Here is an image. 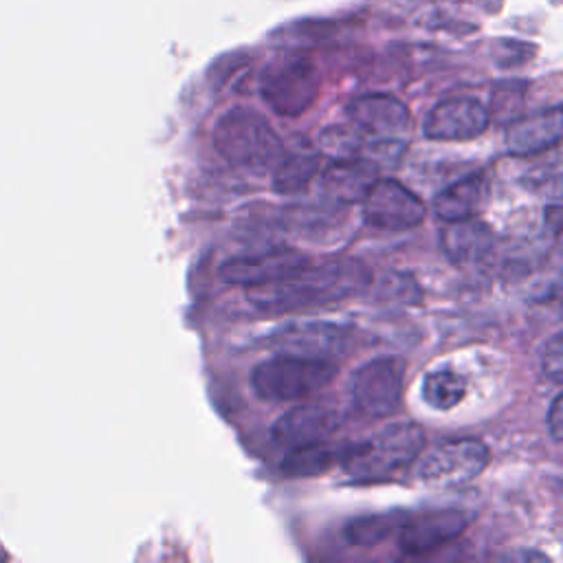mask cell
<instances>
[{
    "instance_id": "obj_18",
    "label": "cell",
    "mask_w": 563,
    "mask_h": 563,
    "mask_svg": "<svg viewBox=\"0 0 563 563\" xmlns=\"http://www.w3.org/2000/svg\"><path fill=\"white\" fill-rule=\"evenodd\" d=\"M488 178L484 174H471L453 185L444 187L433 198V211L444 220H466L475 218L488 202Z\"/></svg>"
},
{
    "instance_id": "obj_1",
    "label": "cell",
    "mask_w": 563,
    "mask_h": 563,
    "mask_svg": "<svg viewBox=\"0 0 563 563\" xmlns=\"http://www.w3.org/2000/svg\"><path fill=\"white\" fill-rule=\"evenodd\" d=\"M372 284L369 268L354 257H332L306 264L288 277L249 286V301L264 312H288L297 308L341 301L363 292Z\"/></svg>"
},
{
    "instance_id": "obj_2",
    "label": "cell",
    "mask_w": 563,
    "mask_h": 563,
    "mask_svg": "<svg viewBox=\"0 0 563 563\" xmlns=\"http://www.w3.org/2000/svg\"><path fill=\"white\" fill-rule=\"evenodd\" d=\"M213 147L235 167L268 169L284 156V145L273 125L255 110L235 106L213 128Z\"/></svg>"
},
{
    "instance_id": "obj_19",
    "label": "cell",
    "mask_w": 563,
    "mask_h": 563,
    "mask_svg": "<svg viewBox=\"0 0 563 563\" xmlns=\"http://www.w3.org/2000/svg\"><path fill=\"white\" fill-rule=\"evenodd\" d=\"M343 451H345V446L325 444V440L288 449L286 457L282 460V473L288 477L319 475V473L328 471L336 460H341Z\"/></svg>"
},
{
    "instance_id": "obj_11",
    "label": "cell",
    "mask_w": 563,
    "mask_h": 563,
    "mask_svg": "<svg viewBox=\"0 0 563 563\" xmlns=\"http://www.w3.org/2000/svg\"><path fill=\"white\" fill-rule=\"evenodd\" d=\"M488 110L477 99L453 97L429 110L422 130L435 141H468L479 136L488 128Z\"/></svg>"
},
{
    "instance_id": "obj_23",
    "label": "cell",
    "mask_w": 563,
    "mask_h": 563,
    "mask_svg": "<svg viewBox=\"0 0 563 563\" xmlns=\"http://www.w3.org/2000/svg\"><path fill=\"white\" fill-rule=\"evenodd\" d=\"M317 145L323 154L334 156V158H354L363 150L361 134L354 132L352 128H345V125L325 128L319 134Z\"/></svg>"
},
{
    "instance_id": "obj_10",
    "label": "cell",
    "mask_w": 563,
    "mask_h": 563,
    "mask_svg": "<svg viewBox=\"0 0 563 563\" xmlns=\"http://www.w3.org/2000/svg\"><path fill=\"white\" fill-rule=\"evenodd\" d=\"M363 218L376 229L400 231L422 222V200L391 178H376L363 196Z\"/></svg>"
},
{
    "instance_id": "obj_8",
    "label": "cell",
    "mask_w": 563,
    "mask_h": 563,
    "mask_svg": "<svg viewBox=\"0 0 563 563\" xmlns=\"http://www.w3.org/2000/svg\"><path fill=\"white\" fill-rule=\"evenodd\" d=\"M488 464V449L477 438L446 440L429 451L420 466L418 479L429 486H460L475 479Z\"/></svg>"
},
{
    "instance_id": "obj_27",
    "label": "cell",
    "mask_w": 563,
    "mask_h": 563,
    "mask_svg": "<svg viewBox=\"0 0 563 563\" xmlns=\"http://www.w3.org/2000/svg\"><path fill=\"white\" fill-rule=\"evenodd\" d=\"M543 218H545V224L552 229V233H559V229H561V207L559 205L545 207Z\"/></svg>"
},
{
    "instance_id": "obj_3",
    "label": "cell",
    "mask_w": 563,
    "mask_h": 563,
    "mask_svg": "<svg viewBox=\"0 0 563 563\" xmlns=\"http://www.w3.org/2000/svg\"><path fill=\"white\" fill-rule=\"evenodd\" d=\"M422 444L424 431L420 424L411 420L396 422L358 444L345 446L341 462L352 479L374 482L411 464L422 451Z\"/></svg>"
},
{
    "instance_id": "obj_7",
    "label": "cell",
    "mask_w": 563,
    "mask_h": 563,
    "mask_svg": "<svg viewBox=\"0 0 563 563\" xmlns=\"http://www.w3.org/2000/svg\"><path fill=\"white\" fill-rule=\"evenodd\" d=\"M352 330L332 321H290L268 336V345L279 354L314 361H341L352 347Z\"/></svg>"
},
{
    "instance_id": "obj_5",
    "label": "cell",
    "mask_w": 563,
    "mask_h": 563,
    "mask_svg": "<svg viewBox=\"0 0 563 563\" xmlns=\"http://www.w3.org/2000/svg\"><path fill=\"white\" fill-rule=\"evenodd\" d=\"M319 79L310 57L299 53H284L268 62L262 73V99L282 117H297L306 112L317 99Z\"/></svg>"
},
{
    "instance_id": "obj_15",
    "label": "cell",
    "mask_w": 563,
    "mask_h": 563,
    "mask_svg": "<svg viewBox=\"0 0 563 563\" xmlns=\"http://www.w3.org/2000/svg\"><path fill=\"white\" fill-rule=\"evenodd\" d=\"M563 130L561 106L517 119L506 130V147L515 156H530L559 145Z\"/></svg>"
},
{
    "instance_id": "obj_20",
    "label": "cell",
    "mask_w": 563,
    "mask_h": 563,
    "mask_svg": "<svg viewBox=\"0 0 563 563\" xmlns=\"http://www.w3.org/2000/svg\"><path fill=\"white\" fill-rule=\"evenodd\" d=\"M319 169V156L310 150H295L279 158L273 174V189L277 194H297L306 189Z\"/></svg>"
},
{
    "instance_id": "obj_13",
    "label": "cell",
    "mask_w": 563,
    "mask_h": 563,
    "mask_svg": "<svg viewBox=\"0 0 563 563\" xmlns=\"http://www.w3.org/2000/svg\"><path fill=\"white\" fill-rule=\"evenodd\" d=\"M341 424V413L325 405H299L277 418L271 433L275 444L295 449L321 442L332 435Z\"/></svg>"
},
{
    "instance_id": "obj_6",
    "label": "cell",
    "mask_w": 563,
    "mask_h": 563,
    "mask_svg": "<svg viewBox=\"0 0 563 563\" xmlns=\"http://www.w3.org/2000/svg\"><path fill=\"white\" fill-rule=\"evenodd\" d=\"M405 365L394 356H378L363 363L350 380L354 411L367 418L391 416L402 400Z\"/></svg>"
},
{
    "instance_id": "obj_21",
    "label": "cell",
    "mask_w": 563,
    "mask_h": 563,
    "mask_svg": "<svg viewBox=\"0 0 563 563\" xmlns=\"http://www.w3.org/2000/svg\"><path fill=\"white\" fill-rule=\"evenodd\" d=\"M466 394V380L453 369H433L422 380V398L429 407L446 411Z\"/></svg>"
},
{
    "instance_id": "obj_28",
    "label": "cell",
    "mask_w": 563,
    "mask_h": 563,
    "mask_svg": "<svg viewBox=\"0 0 563 563\" xmlns=\"http://www.w3.org/2000/svg\"><path fill=\"white\" fill-rule=\"evenodd\" d=\"M504 559H523V561H530V559H537V561H548V556H543L541 552H517V554H506Z\"/></svg>"
},
{
    "instance_id": "obj_24",
    "label": "cell",
    "mask_w": 563,
    "mask_h": 563,
    "mask_svg": "<svg viewBox=\"0 0 563 563\" xmlns=\"http://www.w3.org/2000/svg\"><path fill=\"white\" fill-rule=\"evenodd\" d=\"M561 332H554L539 352V367L552 383L561 385L563 380V345H561Z\"/></svg>"
},
{
    "instance_id": "obj_12",
    "label": "cell",
    "mask_w": 563,
    "mask_h": 563,
    "mask_svg": "<svg viewBox=\"0 0 563 563\" xmlns=\"http://www.w3.org/2000/svg\"><path fill=\"white\" fill-rule=\"evenodd\" d=\"M308 257L297 249H273L253 257H233L220 266V277L235 286H257L292 275L303 268Z\"/></svg>"
},
{
    "instance_id": "obj_14",
    "label": "cell",
    "mask_w": 563,
    "mask_h": 563,
    "mask_svg": "<svg viewBox=\"0 0 563 563\" xmlns=\"http://www.w3.org/2000/svg\"><path fill=\"white\" fill-rule=\"evenodd\" d=\"M347 114L356 128L376 136H398L409 128L407 106L383 92L363 95L347 103Z\"/></svg>"
},
{
    "instance_id": "obj_16",
    "label": "cell",
    "mask_w": 563,
    "mask_h": 563,
    "mask_svg": "<svg viewBox=\"0 0 563 563\" xmlns=\"http://www.w3.org/2000/svg\"><path fill=\"white\" fill-rule=\"evenodd\" d=\"M376 174L378 167L367 158H336L321 176V194L334 205L361 202Z\"/></svg>"
},
{
    "instance_id": "obj_4",
    "label": "cell",
    "mask_w": 563,
    "mask_h": 563,
    "mask_svg": "<svg viewBox=\"0 0 563 563\" xmlns=\"http://www.w3.org/2000/svg\"><path fill=\"white\" fill-rule=\"evenodd\" d=\"M336 374V365L330 361L299 358L279 354L255 365L251 374V387L262 400L284 402L303 398L325 387Z\"/></svg>"
},
{
    "instance_id": "obj_22",
    "label": "cell",
    "mask_w": 563,
    "mask_h": 563,
    "mask_svg": "<svg viewBox=\"0 0 563 563\" xmlns=\"http://www.w3.org/2000/svg\"><path fill=\"white\" fill-rule=\"evenodd\" d=\"M396 512H378V515H361L345 526V539L354 545H374L383 541L398 523Z\"/></svg>"
},
{
    "instance_id": "obj_25",
    "label": "cell",
    "mask_w": 563,
    "mask_h": 563,
    "mask_svg": "<svg viewBox=\"0 0 563 563\" xmlns=\"http://www.w3.org/2000/svg\"><path fill=\"white\" fill-rule=\"evenodd\" d=\"M402 152H405V143L400 139L380 136L367 147V161L374 163L376 167H396Z\"/></svg>"
},
{
    "instance_id": "obj_9",
    "label": "cell",
    "mask_w": 563,
    "mask_h": 563,
    "mask_svg": "<svg viewBox=\"0 0 563 563\" xmlns=\"http://www.w3.org/2000/svg\"><path fill=\"white\" fill-rule=\"evenodd\" d=\"M473 519L464 508H431L416 512L400 523L398 548L407 556H422L460 537Z\"/></svg>"
},
{
    "instance_id": "obj_26",
    "label": "cell",
    "mask_w": 563,
    "mask_h": 563,
    "mask_svg": "<svg viewBox=\"0 0 563 563\" xmlns=\"http://www.w3.org/2000/svg\"><path fill=\"white\" fill-rule=\"evenodd\" d=\"M561 411H563V405H561V396L556 394V396L552 398V405H550L548 416H545L548 431H550V435H552L554 442H561V438H563V416H561Z\"/></svg>"
},
{
    "instance_id": "obj_17",
    "label": "cell",
    "mask_w": 563,
    "mask_h": 563,
    "mask_svg": "<svg viewBox=\"0 0 563 563\" xmlns=\"http://www.w3.org/2000/svg\"><path fill=\"white\" fill-rule=\"evenodd\" d=\"M493 231L475 218L446 222V227L440 231V246L444 255L460 266L482 260L493 249Z\"/></svg>"
}]
</instances>
